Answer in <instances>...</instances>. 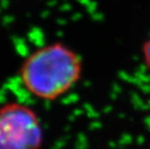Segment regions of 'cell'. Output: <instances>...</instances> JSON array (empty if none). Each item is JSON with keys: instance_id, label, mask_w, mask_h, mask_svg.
Listing matches in <instances>:
<instances>
[{"instance_id": "1", "label": "cell", "mask_w": 150, "mask_h": 149, "mask_svg": "<svg viewBox=\"0 0 150 149\" xmlns=\"http://www.w3.org/2000/svg\"><path fill=\"white\" fill-rule=\"evenodd\" d=\"M82 60L62 42L38 47L21 63L18 76L27 92L44 101L64 96L81 80Z\"/></svg>"}, {"instance_id": "2", "label": "cell", "mask_w": 150, "mask_h": 149, "mask_svg": "<svg viewBox=\"0 0 150 149\" xmlns=\"http://www.w3.org/2000/svg\"><path fill=\"white\" fill-rule=\"evenodd\" d=\"M44 129L32 107L18 102L0 107V149H41Z\"/></svg>"}, {"instance_id": "3", "label": "cell", "mask_w": 150, "mask_h": 149, "mask_svg": "<svg viewBox=\"0 0 150 149\" xmlns=\"http://www.w3.org/2000/svg\"><path fill=\"white\" fill-rule=\"evenodd\" d=\"M142 54L144 66L148 70H150V37L143 43L142 47Z\"/></svg>"}, {"instance_id": "4", "label": "cell", "mask_w": 150, "mask_h": 149, "mask_svg": "<svg viewBox=\"0 0 150 149\" xmlns=\"http://www.w3.org/2000/svg\"><path fill=\"white\" fill-rule=\"evenodd\" d=\"M149 112H150V110H149Z\"/></svg>"}]
</instances>
